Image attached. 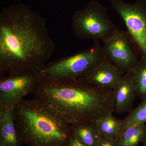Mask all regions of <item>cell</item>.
<instances>
[{
  "mask_svg": "<svg viewBox=\"0 0 146 146\" xmlns=\"http://www.w3.org/2000/svg\"><path fill=\"white\" fill-rule=\"evenodd\" d=\"M55 49L44 19L24 4L0 13V77L40 71Z\"/></svg>",
  "mask_w": 146,
  "mask_h": 146,
  "instance_id": "6da1fadb",
  "label": "cell"
},
{
  "mask_svg": "<svg viewBox=\"0 0 146 146\" xmlns=\"http://www.w3.org/2000/svg\"><path fill=\"white\" fill-rule=\"evenodd\" d=\"M32 94L71 125L95 123L115 111L113 90L94 86L85 77L56 79L43 76Z\"/></svg>",
  "mask_w": 146,
  "mask_h": 146,
  "instance_id": "7a4b0ae2",
  "label": "cell"
},
{
  "mask_svg": "<svg viewBox=\"0 0 146 146\" xmlns=\"http://www.w3.org/2000/svg\"><path fill=\"white\" fill-rule=\"evenodd\" d=\"M19 143L28 146H68L72 125L51 106L36 99H23L14 106Z\"/></svg>",
  "mask_w": 146,
  "mask_h": 146,
  "instance_id": "3957f363",
  "label": "cell"
},
{
  "mask_svg": "<svg viewBox=\"0 0 146 146\" xmlns=\"http://www.w3.org/2000/svg\"><path fill=\"white\" fill-rule=\"evenodd\" d=\"M74 34L80 39L101 40L104 42L118 30L106 9L98 1H91L72 16Z\"/></svg>",
  "mask_w": 146,
  "mask_h": 146,
  "instance_id": "277c9868",
  "label": "cell"
},
{
  "mask_svg": "<svg viewBox=\"0 0 146 146\" xmlns=\"http://www.w3.org/2000/svg\"><path fill=\"white\" fill-rule=\"evenodd\" d=\"M105 59L100 40H95L86 49L47 63L40 72L50 78L78 79L85 77L95 66Z\"/></svg>",
  "mask_w": 146,
  "mask_h": 146,
  "instance_id": "5b68a950",
  "label": "cell"
},
{
  "mask_svg": "<svg viewBox=\"0 0 146 146\" xmlns=\"http://www.w3.org/2000/svg\"><path fill=\"white\" fill-rule=\"evenodd\" d=\"M103 43L105 58L115 65L123 74L134 70L139 64L141 51L127 31L118 29Z\"/></svg>",
  "mask_w": 146,
  "mask_h": 146,
  "instance_id": "8992f818",
  "label": "cell"
},
{
  "mask_svg": "<svg viewBox=\"0 0 146 146\" xmlns=\"http://www.w3.org/2000/svg\"><path fill=\"white\" fill-rule=\"evenodd\" d=\"M110 3L138 45L141 54L146 57V0H136L132 3L111 0Z\"/></svg>",
  "mask_w": 146,
  "mask_h": 146,
  "instance_id": "52a82bcc",
  "label": "cell"
},
{
  "mask_svg": "<svg viewBox=\"0 0 146 146\" xmlns=\"http://www.w3.org/2000/svg\"><path fill=\"white\" fill-rule=\"evenodd\" d=\"M43 76L40 71L0 77V107L14 106L27 95L32 94Z\"/></svg>",
  "mask_w": 146,
  "mask_h": 146,
  "instance_id": "ba28073f",
  "label": "cell"
},
{
  "mask_svg": "<svg viewBox=\"0 0 146 146\" xmlns=\"http://www.w3.org/2000/svg\"><path fill=\"white\" fill-rule=\"evenodd\" d=\"M115 112L122 114L130 112L136 97L133 70L123 75L114 89Z\"/></svg>",
  "mask_w": 146,
  "mask_h": 146,
  "instance_id": "9c48e42d",
  "label": "cell"
},
{
  "mask_svg": "<svg viewBox=\"0 0 146 146\" xmlns=\"http://www.w3.org/2000/svg\"><path fill=\"white\" fill-rule=\"evenodd\" d=\"M123 75L115 65L105 59L95 66L85 78L94 86L113 90Z\"/></svg>",
  "mask_w": 146,
  "mask_h": 146,
  "instance_id": "30bf717a",
  "label": "cell"
},
{
  "mask_svg": "<svg viewBox=\"0 0 146 146\" xmlns=\"http://www.w3.org/2000/svg\"><path fill=\"white\" fill-rule=\"evenodd\" d=\"M14 106L0 107V146H20L14 124Z\"/></svg>",
  "mask_w": 146,
  "mask_h": 146,
  "instance_id": "8fae6325",
  "label": "cell"
},
{
  "mask_svg": "<svg viewBox=\"0 0 146 146\" xmlns=\"http://www.w3.org/2000/svg\"><path fill=\"white\" fill-rule=\"evenodd\" d=\"M73 135L86 146H96L101 136L96 122L72 125Z\"/></svg>",
  "mask_w": 146,
  "mask_h": 146,
  "instance_id": "7c38bea8",
  "label": "cell"
},
{
  "mask_svg": "<svg viewBox=\"0 0 146 146\" xmlns=\"http://www.w3.org/2000/svg\"><path fill=\"white\" fill-rule=\"evenodd\" d=\"M112 113L110 112L103 116L96 124L101 136L116 139L122 127L123 121L115 117Z\"/></svg>",
  "mask_w": 146,
  "mask_h": 146,
  "instance_id": "4fadbf2b",
  "label": "cell"
},
{
  "mask_svg": "<svg viewBox=\"0 0 146 146\" xmlns=\"http://www.w3.org/2000/svg\"><path fill=\"white\" fill-rule=\"evenodd\" d=\"M145 124L122 127L117 138L119 146H138L143 136Z\"/></svg>",
  "mask_w": 146,
  "mask_h": 146,
  "instance_id": "5bb4252c",
  "label": "cell"
},
{
  "mask_svg": "<svg viewBox=\"0 0 146 146\" xmlns=\"http://www.w3.org/2000/svg\"><path fill=\"white\" fill-rule=\"evenodd\" d=\"M135 91L141 99L146 97V57L141 54L140 62L133 70Z\"/></svg>",
  "mask_w": 146,
  "mask_h": 146,
  "instance_id": "9a60e30c",
  "label": "cell"
},
{
  "mask_svg": "<svg viewBox=\"0 0 146 146\" xmlns=\"http://www.w3.org/2000/svg\"><path fill=\"white\" fill-rule=\"evenodd\" d=\"M122 121V127L146 124V97L141 99L140 104L132 109Z\"/></svg>",
  "mask_w": 146,
  "mask_h": 146,
  "instance_id": "2e32d148",
  "label": "cell"
},
{
  "mask_svg": "<svg viewBox=\"0 0 146 146\" xmlns=\"http://www.w3.org/2000/svg\"><path fill=\"white\" fill-rule=\"evenodd\" d=\"M96 146H119L117 138L112 139L101 136Z\"/></svg>",
  "mask_w": 146,
  "mask_h": 146,
  "instance_id": "e0dca14e",
  "label": "cell"
},
{
  "mask_svg": "<svg viewBox=\"0 0 146 146\" xmlns=\"http://www.w3.org/2000/svg\"><path fill=\"white\" fill-rule=\"evenodd\" d=\"M68 146H86L83 144L80 143L79 141L77 139L75 136L73 134L72 137L71 138L70 143Z\"/></svg>",
  "mask_w": 146,
  "mask_h": 146,
  "instance_id": "ac0fdd59",
  "label": "cell"
},
{
  "mask_svg": "<svg viewBox=\"0 0 146 146\" xmlns=\"http://www.w3.org/2000/svg\"><path fill=\"white\" fill-rule=\"evenodd\" d=\"M141 143L143 144V146H146V124L145 125V128H144L143 136Z\"/></svg>",
  "mask_w": 146,
  "mask_h": 146,
  "instance_id": "d6986e66",
  "label": "cell"
},
{
  "mask_svg": "<svg viewBox=\"0 0 146 146\" xmlns=\"http://www.w3.org/2000/svg\"><path fill=\"white\" fill-rule=\"evenodd\" d=\"M15 1H21V0H15Z\"/></svg>",
  "mask_w": 146,
  "mask_h": 146,
  "instance_id": "ffe728a7",
  "label": "cell"
}]
</instances>
